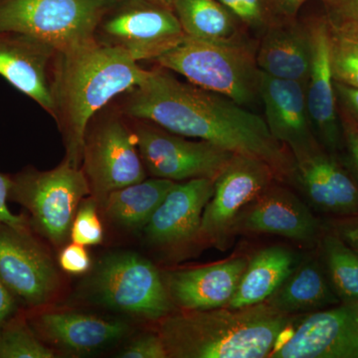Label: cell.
I'll return each mask as SVG.
<instances>
[{"label":"cell","mask_w":358,"mask_h":358,"mask_svg":"<svg viewBox=\"0 0 358 358\" xmlns=\"http://www.w3.org/2000/svg\"><path fill=\"white\" fill-rule=\"evenodd\" d=\"M173 8L186 36L220 43L258 42L219 0H176Z\"/></svg>","instance_id":"603a6c76"},{"label":"cell","mask_w":358,"mask_h":358,"mask_svg":"<svg viewBox=\"0 0 358 358\" xmlns=\"http://www.w3.org/2000/svg\"><path fill=\"white\" fill-rule=\"evenodd\" d=\"M292 178L315 206L339 215L358 213V185L333 155L313 140L289 148Z\"/></svg>","instance_id":"9a60e30c"},{"label":"cell","mask_w":358,"mask_h":358,"mask_svg":"<svg viewBox=\"0 0 358 358\" xmlns=\"http://www.w3.org/2000/svg\"><path fill=\"white\" fill-rule=\"evenodd\" d=\"M324 247L334 288L348 303L358 301V254L339 237H327Z\"/></svg>","instance_id":"f1b7e54d"},{"label":"cell","mask_w":358,"mask_h":358,"mask_svg":"<svg viewBox=\"0 0 358 358\" xmlns=\"http://www.w3.org/2000/svg\"><path fill=\"white\" fill-rule=\"evenodd\" d=\"M115 0H0V32H20L66 53L93 43Z\"/></svg>","instance_id":"8992f818"},{"label":"cell","mask_w":358,"mask_h":358,"mask_svg":"<svg viewBox=\"0 0 358 358\" xmlns=\"http://www.w3.org/2000/svg\"><path fill=\"white\" fill-rule=\"evenodd\" d=\"M256 59L268 76L307 84L310 41L305 20H282L268 28L259 40Z\"/></svg>","instance_id":"7402d4cb"},{"label":"cell","mask_w":358,"mask_h":358,"mask_svg":"<svg viewBox=\"0 0 358 358\" xmlns=\"http://www.w3.org/2000/svg\"><path fill=\"white\" fill-rule=\"evenodd\" d=\"M327 22L334 82L358 89V28Z\"/></svg>","instance_id":"4316f807"},{"label":"cell","mask_w":358,"mask_h":358,"mask_svg":"<svg viewBox=\"0 0 358 358\" xmlns=\"http://www.w3.org/2000/svg\"><path fill=\"white\" fill-rule=\"evenodd\" d=\"M30 324L40 338L66 352H91L122 338L128 324L71 310H30Z\"/></svg>","instance_id":"ac0fdd59"},{"label":"cell","mask_w":358,"mask_h":358,"mask_svg":"<svg viewBox=\"0 0 358 358\" xmlns=\"http://www.w3.org/2000/svg\"><path fill=\"white\" fill-rule=\"evenodd\" d=\"M303 20L310 41V63L306 84L308 115L315 138L322 147L334 152L343 143L331 70L329 22L324 13L308 16Z\"/></svg>","instance_id":"5bb4252c"},{"label":"cell","mask_w":358,"mask_h":358,"mask_svg":"<svg viewBox=\"0 0 358 358\" xmlns=\"http://www.w3.org/2000/svg\"><path fill=\"white\" fill-rule=\"evenodd\" d=\"M59 51L20 32H0V76L53 115V80Z\"/></svg>","instance_id":"2e32d148"},{"label":"cell","mask_w":358,"mask_h":358,"mask_svg":"<svg viewBox=\"0 0 358 358\" xmlns=\"http://www.w3.org/2000/svg\"><path fill=\"white\" fill-rule=\"evenodd\" d=\"M122 358L169 357L166 345L159 334H148L134 339L121 353Z\"/></svg>","instance_id":"1f68e13d"},{"label":"cell","mask_w":358,"mask_h":358,"mask_svg":"<svg viewBox=\"0 0 358 358\" xmlns=\"http://www.w3.org/2000/svg\"><path fill=\"white\" fill-rule=\"evenodd\" d=\"M258 42L220 43L185 36L155 61L207 91L247 107L260 100L262 71L257 64Z\"/></svg>","instance_id":"277c9868"},{"label":"cell","mask_w":358,"mask_h":358,"mask_svg":"<svg viewBox=\"0 0 358 358\" xmlns=\"http://www.w3.org/2000/svg\"><path fill=\"white\" fill-rule=\"evenodd\" d=\"M293 253L270 247L257 253L247 264L236 292L227 307L240 308L267 301L294 270Z\"/></svg>","instance_id":"cb8c5ba5"},{"label":"cell","mask_w":358,"mask_h":358,"mask_svg":"<svg viewBox=\"0 0 358 358\" xmlns=\"http://www.w3.org/2000/svg\"><path fill=\"white\" fill-rule=\"evenodd\" d=\"M327 20L358 28V0H320Z\"/></svg>","instance_id":"e575fe53"},{"label":"cell","mask_w":358,"mask_h":358,"mask_svg":"<svg viewBox=\"0 0 358 358\" xmlns=\"http://www.w3.org/2000/svg\"><path fill=\"white\" fill-rule=\"evenodd\" d=\"M272 358H358V324L352 303L310 313L280 336Z\"/></svg>","instance_id":"4fadbf2b"},{"label":"cell","mask_w":358,"mask_h":358,"mask_svg":"<svg viewBox=\"0 0 358 358\" xmlns=\"http://www.w3.org/2000/svg\"><path fill=\"white\" fill-rule=\"evenodd\" d=\"M277 180L274 171L261 160L235 155L214 182V192L205 206L199 236L223 239L239 214Z\"/></svg>","instance_id":"7c38bea8"},{"label":"cell","mask_w":358,"mask_h":358,"mask_svg":"<svg viewBox=\"0 0 358 358\" xmlns=\"http://www.w3.org/2000/svg\"><path fill=\"white\" fill-rule=\"evenodd\" d=\"M0 279L29 310L44 308L57 294V270L30 226L0 223Z\"/></svg>","instance_id":"8fae6325"},{"label":"cell","mask_w":358,"mask_h":358,"mask_svg":"<svg viewBox=\"0 0 358 358\" xmlns=\"http://www.w3.org/2000/svg\"><path fill=\"white\" fill-rule=\"evenodd\" d=\"M82 166L91 195L99 203L110 192L147 178L128 117L114 102L90 121Z\"/></svg>","instance_id":"52a82bcc"},{"label":"cell","mask_w":358,"mask_h":358,"mask_svg":"<svg viewBox=\"0 0 358 358\" xmlns=\"http://www.w3.org/2000/svg\"><path fill=\"white\" fill-rule=\"evenodd\" d=\"M260 101L268 131L282 145L291 148L317 140L308 115L306 85L262 72Z\"/></svg>","instance_id":"44dd1931"},{"label":"cell","mask_w":358,"mask_h":358,"mask_svg":"<svg viewBox=\"0 0 358 358\" xmlns=\"http://www.w3.org/2000/svg\"><path fill=\"white\" fill-rule=\"evenodd\" d=\"M90 286L103 305L141 319L162 320L173 310L164 278L138 254L108 257L96 268Z\"/></svg>","instance_id":"9c48e42d"},{"label":"cell","mask_w":358,"mask_h":358,"mask_svg":"<svg viewBox=\"0 0 358 358\" xmlns=\"http://www.w3.org/2000/svg\"><path fill=\"white\" fill-rule=\"evenodd\" d=\"M278 13L285 20L299 17L301 6L308 0H273Z\"/></svg>","instance_id":"f35d334b"},{"label":"cell","mask_w":358,"mask_h":358,"mask_svg":"<svg viewBox=\"0 0 358 358\" xmlns=\"http://www.w3.org/2000/svg\"><path fill=\"white\" fill-rule=\"evenodd\" d=\"M317 227L313 214L296 195L270 185L239 214L231 231L267 233L308 241L317 234Z\"/></svg>","instance_id":"d6986e66"},{"label":"cell","mask_w":358,"mask_h":358,"mask_svg":"<svg viewBox=\"0 0 358 358\" xmlns=\"http://www.w3.org/2000/svg\"><path fill=\"white\" fill-rule=\"evenodd\" d=\"M334 87H336L338 105L352 115L358 124V89L336 83V82H334Z\"/></svg>","instance_id":"8d00e7d4"},{"label":"cell","mask_w":358,"mask_h":358,"mask_svg":"<svg viewBox=\"0 0 358 358\" xmlns=\"http://www.w3.org/2000/svg\"><path fill=\"white\" fill-rule=\"evenodd\" d=\"M53 357V350L37 336L20 310L0 329V358Z\"/></svg>","instance_id":"83f0119b"},{"label":"cell","mask_w":358,"mask_h":358,"mask_svg":"<svg viewBox=\"0 0 358 358\" xmlns=\"http://www.w3.org/2000/svg\"><path fill=\"white\" fill-rule=\"evenodd\" d=\"M11 182V176L0 173V223L10 224L16 227H27L30 226L28 217L13 213L7 204Z\"/></svg>","instance_id":"d590c367"},{"label":"cell","mask_w":358,"mask_h":358,"mask_svg":"<svg viewBox=\"0 0 358 358\" xmlns=\"http://www.w3.org/2000/svg\"><path fill=\"white\" fill-rule=\"evenodd\" d=\"M343 143L348 152V162L358 179V124L343 107L338 106Z\"/></svg>","instance_id":"d6a6232c"},{"label":"cell","mask_w":358,"mask_h":358,"mask_svg":"<svg viewBox=\"0 0 358 358\" xmlns=\"http://www.w3.org/2000/svg\"><path fill=\"white\" fill-rule=\"evenodd\" d=\"M150 70L120 49L94 41L60 53L53 80L54 117L62 133L66 157L80 167L90 121L117 99L140 86Z\"/></svg>","instance_id":"7a4b0ae2"},{"label":"cell","mask_w":358,"mask_h":358,"mask_svg":"<svg viewBox=\"0 0 358 358\" xmlns=\"http://www.w3.org/2000/svg\"><path fill=\"white\" fill-rule=\"evenodd\" d=\"M154 1L159 2V3L164 4V6H169L173 8L176 0H154Z\"/></svg>","instance_id":"60d3db41"},{"label":"cell","mask_w":358,"mask_h":358,"mask_svg":"<svg viewBox=\"0 0 358 358\" xmlns=\"http://www.w3.org/2000/svg\"><path fill=\"white\" fill-rule=\"evenodd\" d=\"M11 180L9 200L28 212L31 229L51 244H64L80 202L91 195L82 169L64 159L50 171L27 167Z\"/></svg>","instance_id":"5b68a950"},{"label":"cell","mask_w":358,"mask_h":358,"mask_svg":"<svg viewBox=\"0 0 358 358\" xmlns=\"http://www.w3.org/2000/svg\"><path fill=\"white\" fill-rule=\"evenodd\" d=\"M17 310L15 296L0 279V329Z\"/></svg>","instance_id":"74e56055"},{"label":"cell","mask_w":358,"mask_h":358,"mask_svg":"<svg viewBox=\"0 0 358 358\" xmlns=\"http://www.w3.org/2000/svg\"><path fill=\"white\" fill-rule=\"evenodd\" d=\"M214 182L209 178H195L174 183L143 227L148 242L167 248L199 236L202 214L213 195Z\"/></svg>","instance_id":"e0dca14e"},{"label":"cell","mask_w":358,"mask_h":358,"mask_svg":"<svg viewBox=\"0 0 358 358\" xmlns=\"http://www.w3.org/2000/svg\"><path fill=\"white\" fill-rule=\"evenodd\" d=\"M234 14L250 36L259 42L264 33L282 18L273 0H219Z\"/></svg>","instance_id":"f546056e"},{"label":"cell","mask_w":358,"mask_h":358,"mask_svg":"<svg viewBox=\"0 0 358 358\" xmlns=\"http://www.w3.org/2000/svg\"><path fill=\"white\" fill-rule=\"evenodd\" d=\"M96 200H85L78 208L71 227L70 238L73 243L83 246H95L102 243L103 230L98 211Z\"/></svg>","instance_id":"4dcf8cb0"},{"label":"cell","mask_w":358,"mask_h":358,"mask_svg":"<svg viewBox=\"0 0 358 358\" xmlns=\"http://www.w3.org/2000/svg\"><path fill=\"white\" fill-rule=\"evenodd\" d=\"M341 238L358 254V225L345 226L341 231Z\"/></svg>","instance_id":"ab89813d"},{"label":"cell","mask_w":358,"mask_h":358,"mask_svg":"<svg viewBox=\"0 0 358 358\" xmlns=\"http://www.w3.org/2000/svg\"><path fill=\"white\" fill-rule=\"evenodd\" d=\"M59 265L71 275L85 274L91 267V258L83 245H67L59 255Z\"/></svg>","instance_id":"836d02e7"},{"label":"cell","mask_w":358,"mask_h":358,"mask_svg":"<svg viewBox=\"0 0 358 358\" xmlns=\"http://www.w3.org/2000/svg\"><path fill=\"white\" fill-rule=\"evenodd\" d=\"M115 101L126 117L261 160L272 169L277 180L292 178L291 152L272 136L262 117L227 96L180 81L159 65L140 86Z\"/></svg>","instance_id":"6da1fadb"},{"label":"cell","mask_w":358,"mask_h":358,"mask_svg":"<svg viewBox=\"0 0 358 358\" xmlns=\"http://www.w3.org/2000/svg\"><path fill=\"white\" fill-rule=\"evenodd\" d=\"M162 320L159 336L169 357L263 358L294 319L264 301L240 308L183 310Z\"/></svg>","instance_id":"3957f363"},{"label":"cell","mask_w":358,"mask_h":358,"mask_svg":"<svg viewBox=\"0 0 358 358\" xmlns=\"http://www.w3.org/2000/svg\"><path fill=\"white\" fill-rule=\"evenodd\" d=\"M145 169L152 176L174 181H215L234 154L208 141H192L152 122L128 117Z\"/></svg>","instance_id":"30bf717a"},{"label":"cell","mask_w":358,"mask_h":358,"mask_svg":"<svg viewBox=\"0 0 358 358\" xmlns=\"http://www.w3.org/2000/svg\"><path fill=\"white\" fill-rule=\"evenodd\" d=\"M237 258L205 267L174 271L164 277L171 301L183 310L227 307L247 267Z\"/></svg>","instance_id":"ffe728a7"},{"label":"cell","mask_w":358,"mask_h":358,"mask_svg":"<svg viewBox=\"0 0 358 358\" xmlns=\"http://www.w3.org/2000/svg\"><path fill=\"white\" fill-rule=\"evenodd\" d=\"M174 183L169 179L155 178L115 190L103 201L106 216L124 229L143 228Z\"/></svg>","instance_id":"d4e9b609"},{"label":"cell","mask_w":358,"mask_h":358,"mask_svg":"<svg viewBox=\"0 0 358 358\" xmlns=\"http://www.w3.org/2000/svg\"><path fill=\"white\" fill-rule=\"evenodd\" d=\"M267 303L280 312L293 315L334 306L338 300L319 267L308 263L294 268Z\"/></svg>","instance_id":"484cf974"},{"label":"cell","mask_w":358,"mask_h":358,"mask_svg":"<svg viewBox=\"0 0 358 358\" xmlns=\"http://www.w3.org/2000/svg\"><path fill=\"white\" fill-rule=\"evenodd\" d=\"M185 36L173 9L154 0H115L95 32L98 43L120 49L138 63L157 60Z\"/></svg>","instance_id":"ba28073f"},{"label":"cell","mask_w":358,"mask_h":358,"mask_svg":"<svg viewBox=\"0 0 358 358\" xmlns=\"http://www.w3.org/2000/svg\"><path fill=\"white\" fill-rule=\"evenodd\" d=\"M353 310H355V319H357V324H358V301H355V303H352Z\"/></svg>","instance_id":"b9f144b4"}]
</instances>
